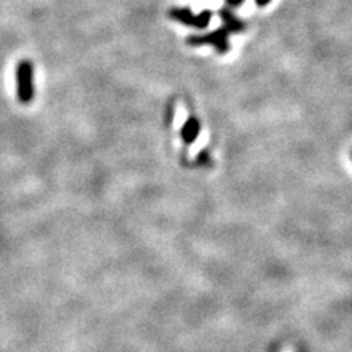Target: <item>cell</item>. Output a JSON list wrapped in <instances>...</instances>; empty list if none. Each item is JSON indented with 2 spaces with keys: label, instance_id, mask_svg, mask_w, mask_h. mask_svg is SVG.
<instances>
[{
  "label": "cell",
  "instance_id": "1",
  "mask_svg": "<svg viewBox=\"0 0 352 352\" xmlns=\"http://www.w3.org/2000/svg\"><path fill=\"white\" fill-rule=\"evenodd\" d=\"M34 68L30 60H21L16 68V93L22 104H28L34 98V85H32Z\"/></svg>",
  "mask_w": 352,
  "mask_h": 352
},
{
  "label": "cell",
  "instance_id": "2",
  "mask_svg": "<svg viewBox=\"0 0 352 352\" xmlns=\"http://www.w3.org/2000/svg\"><path fill=\"white\" fill-rule=\"evenodd\" d=\"M168 15L170 19L178 21L186 27L204 30L210 24L213 12L210 9H204L200 14H194L190 8H172Z\"/></svg>",
  "mask_w": 352,
  "mask_h": 352
},
{
  "label": "cell",
  "instance_id": "3",
  "mask_svg": "<svg viewBox=\"0 0 352 352\" xmlns=\"http://www.w3.org/2000/svg\"><path fill=\"white\" fill-rule=\"evenodd\" d=\"M186 44H190L192 47H198V46H213L216 49L217 53L225 54L229 52L230 44H229V32L222 27L217 28L212 32H207V34L203 36H190L186 38Z\"/></svg>",
  "mask_w": 352,
  "mask_h": 352
},
{
  "label": "cell",
  "instance_id": "4",
  "mask_svg": "<svg viewBox=\"0 0 352 352\" xmlns=\"http://www.w3.org/2000/svg\"><path fill=\"white\" fill-rule=\"evenodd\" d=\"M217 12H219L220 19H222V22H223V28L229 32V34L230 32H235V34H238V32L245 31V28H247L245 22L239 19L229 8H220Z\"/></svg>",
  "mask_w": 352,
  "mask_h": 352
},
{
  "label": "cell",
  "instance_id": "5",
  "mask_svg": "<svg viewBox=\"0 0 352 352\" xmlns=\"http://www.w3.org/2000/svg\"><path fill=\"white\" fill-rule=\"evenodd\" d=\"M200 131H201L200 120H198L195 116L188 118V120H186L181 129V137L185 144H192V142L197 140V137L200 135Z\"/></svg>",
  "mask_w": 352,
  "mask_h": 352
},
{
  "label": "cell",
  "instance_id": "6",
  "mask_svg": "<svg viewBox=\"0 0 352 352\" xmlns=\"http://www.w3.org/2000/svg\"><path fill=\"white\" fill-rule=\"evenodd\" d=\"M245 0H226V5L229 6V8H239L242 3H244Z\"/></svg>",
  "mask_w": 352,
  "mask_h": 352
},
{
  "label": "cell",
  "instance_id": "7",
  "mask_svg": "<svg viewBox=\"0 0 352 352\" xmlns=\"http://www.w3.org/2000/svg\"><path fill=\"white\" fill-rule=\"evenodd\" d=\"M198 160H200V163H204V164H210V157H208L207 151H203L200 154V157H198Z\"/></svg>",
  "mask_w": 352,
  "mask_h": 352
},
{
  "label": "cell",
  "instance_id": "8",
  "mask_svg": "<svg viewBox=\"0 0 352 352\" xmlns=\"http://www.w3.org/2000/svg\"><path fill=\"white\" fill-rule=\"evenodd\" d=\"M270 2H272V0H256V5L258 8H266Z\"/></svg>",
  "mask_w": 352,
  "mask_h": 352
}]
</instances>
